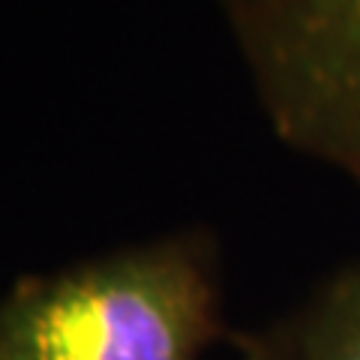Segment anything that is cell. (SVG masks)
Segmentation results:
<instances>
[{
	"mask_svg": "<svg viewBox=\"0 0 360 360\" xmlns=\"http://www.w3.org/2000/svg\"><path fill=\"white\" fill-rule=\"evenodd\" d=\"M243 360H285V357H279V354H274V352H264V348H252V352L246 354Z\"/></svg>",
	"mask_w": 360,
	"mask_h": 360,
	"instance_id": "277c9868",
	"label": "cell"
},
{
	"mask_svg": "<svg viewBox=\"0 0 360 360\" xmlns=\"http://www.w3.org/2000/svg\"><path fill=\"white\" fill-rule=\"evenodd\" d=\"M274 132L360 186V0H219Z\"/></svg>",
	"mask_w": 360,
	"mask_h": 360,
	"instance_id": "7a4b0ae2",
	"label": "cell"
},
{
	"mask_svg": "<svg viewBox=\"0 0 360 360\" xmlns=\"http://www.w3.org/2000/svg\"><path fill=\"white\" fill-rule=\"evenodd\" d=\"M219 295L198 238L25 276L0 300V360H198Z\"/></svg>",
	"mask_w": 360,
	"mask_h": 360,
	"instance_id": "6da1fadb",
	"label": "cell"
},
{
	"mask_svg": "<svg viewBox=\"0 0 360 360\" xmlns=\"http://www.w3.org/2000/svg\"><path fill=\"white\" fill-rule=\"evenodd\" d=\"M295 360H360V262L336 274L307 307Z\"/></svg>",
	"mask_w": 360,
	"mask_h": 360,
	"instance_id": "3957f363",
	"label": "cell"
}]
</instances>
